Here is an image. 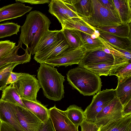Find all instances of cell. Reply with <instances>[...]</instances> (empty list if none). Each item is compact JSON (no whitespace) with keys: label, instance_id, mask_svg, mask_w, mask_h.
<instances>
[{"label":"cell","instance_id":"d6986e66","mask_svg":"<svg viewBox=\"0 0 131 131\" xmlns=\"http://www.w3.org/2000/svg\"><path fill=\"white\" fill-rule=\"evenodd\" d=\"M26 109L33 114L42 122H45L49 118L48 109L37 101L34 102L21 99Z\"/></svg>","mask_w":131,"mask_h":131},{"label":"cell","instance_id":"9c48e42d","mask_svg":"<svg viewBox=\"0 0 131 131\" xmlns=\"http://www.w3.org/2000/svg\"><path fill=\"white\" fill-rule=\"evenodd\" d=\"M48 6L49 12L56 17L61 25L70 18H81L76 14L74 7L68 0H50Z\"/></svg>","mask_w":131,"mask_h":131},{"label":"cell","instance_id":"7402d4cb","mask_svg":"<svg viewBox=\"0 0 131 131\" xmlns=\"http://www.w3.org/2000/svg\"><path fill=\"white\" fill-rule=\"evenodd\" d=\"M130 24L121 23L120 25H111L95 29L116 36L130 38Z\"/></svg>","mask_w":131,"mask_h":131},{"label":"cell","instance_id":"5b68a950","mask_svg":"<svg viewBox=\"0 0 131 131\" xmlns=\"http://www.w3.org/2000/svg\"><path fill=\"white\" fill-rule=\"evenodd\" d=\"M115 91V89H106L98 92L84 111L85 119L95 122L97 114L116 97Z\"/></svg>","mask_w":131,"mask_h":131},{"label":"cell","instance_id":"f1b7e54d","mask_svg":"<svg viewBox=\"0 0 131 131\" xmlns=\"http://www.w3.org/2000/svg\"><path fill=\"white\" fill-rule=\"evenodd\" d=\"M66 111L68 117L78 128L85 119L84 111L81 107L75 105H70Z\"/></svg>","mask_w":131,"mask_h":131},{"label":"cell","instance_id":"44dd1931","mask_svg":"<svg viewBox=\"0 0 131 131\" xmlns=\"http://www.w3.org/2000/svg\"><path fill=\"white\" fill-rule=\"evenodd\" d=\"M62 28L74 29L86 33L90 36L95 29L88 25L81 18L74 17L65 21L61 25Z\"/></svg>","mask_w":131,"mask_h":131},{"label":"cell","instance_id":"ee69618b","mask_svg":"<svg viewBox=\"0 0 131 131\" xmlns=\"http://www.w3.org/2000/svg\"><path fill=\"white\" fill-rule=\"evenodd\" d=\"M101 128H99V130L98 131H100Z\"/></svg>","mask_w":131,"mask_h":131},{"label":"cell","instance_id":"8d00e7d4","mask_svg":"<svg viewBox=\"0 0 131 131\" xmlns=\"http://www.w3.org/2000/svg\"><path fill=\"white\" fill-rule=\"evenodd\" d=\"M38 131H55L50 118L47 121L42 122Z\"/></svg>","mask_w":131,"mask_h":131},{"label":"cell","instance_id":"52a82bcc","mask_svg":"<svg viewBox=\"0 0 131 131\" xmlns=\"http://www.w3.org/2000/svg\"><path fill=\"white\" fill-rule=\"evenodd\" d=\"M86 52L83 46L76 48H70L56 57L46 60L44 63L58 67L78 64Z\"/></svg>","mask_w":131,"mask_h":131},{"label":"cell","instance_id":"9a60e30c","mask_svg":"<svg viewBox=\"0 0 131 131\" xmlns=\"http://www.w3.org/2000/svg\"><path fill=\"white\" fill-rule=\"evenodd\" d=\"M114 59L111 54L107 53L102 50L86 52L78 64L79 67L94 65L99 64L114 62Z\"/></svg>","mask_w":131,"mask_h":131},{"label":"cell","instance_id":"836d02e7","mask_svg":"<svg viewBox=\"0 0 131 131\" xmlns=\"http://www.w3.org/2000/svg\"><path fill=\"white\" fill-rule=\"evenodd\" d=\"M115 75L120 79H123L131 76V62L118 68L109 75Z\"/></svg>","mask_w":131,"mask_h":131},{"label":"cell","instance_id":"4fadbf2b","mask_svg":"<svg viewBox=\"0 0 131 131\" xmlns=\"http://www.w3.org/2000/svg\"><path fill=\"white\" fill-rule=\"evenodd\" d=\"M69 48L62 34L59 40L50 47L36 53L34 58L40 64L43 63L46 60L56 57Z\"/></svg>","mask_w":131,"mask_h":131},{"label":"cell","instance_id":"7c38bea8","mask_svg":"<svg viewBox=\"0 0 131 131\" xmlns=\"http://www.w3.org/2000/svg\"><path fill=\"white\" fill-rule=\"evenodd\" d=\"M99 37L104 46L102 50L107 53L112 54L114 57V71L121 66L131 62V50L120 48Z\"/></svg>","mask_w":131,"mask_h":131},{"label":"cell","instance_id":"b9f144b4","mask_svg":"<svg viewBox=\"0 0 131 131\" xmlns=\"http://www.w3.org/2000/svg\"><path fill=\"white\" fill-rule=\"evenodd\" d=\"M1 122V131H16L8 124L4 122Z\"/></svg>","mask_w":131,"mask_h":131},{"label":"cell","instance_id":"cb8c5ba5","mask_svg":"<svg viewBox=\"0 0 131 131\" xmlns=\"http://www.w3.org/2000/svg\"><path fill=\"white\" fill-rule=\"evenodd\" d=\"M69 2L74 7L75 12L80 18H88L93 10L91 0H70Z\"/></svg>","mask_w":131,"mask_h":131},{"label":"cell","instance_id":"30bf717a","mask_svg":"<svg viewBox=\"0 0 131 131\" xmlns=\"http://www.w3.org/2000/svg\"><path fill=\"white\" fill-rule=\"evenodd\" d=\"M49 118L55 131H79L69 119L66 111L57 108L54 106L48 109Z\"/></svg>","mask_w":131,"mask_h":131},{"label":"cell","instance_id":"f35d334b","mask_svg":"<svg viewBox=\"0 0 131 131\" xmlns=\"http://www.w3.org/2000/svg\"><path fill=\"white\" fill-rule=\"evenodd\" d=\"M98 0L101 4L104 7L112 11L116 12L112 0Z\"/></svg>","mask_w":131,"mask_h":131},{"label":"cell","instance_id":"ffe728a7","mask_svg":"<svg viewBox=\"0 0 131 131\" xmlns=\"http://www.w3.org/2000/svg\"><path fill=\"white\" fill-rule=\"evenodd\" d=\"M122 23L130 24L131 21V0H112Z\"/></svg>","mask_w":131,"mask_h":131},{"label":"cell","instance_id":"4316f807","mask_svg":"<svg viewBox=\"0 0 131 131\" xmlns=\"http://www.w3.org/2000/svg\"><path fill=\"white\" fill-rule=\"evenodd\" d=\"M59 31L70 48H76L83 46L81 38L78 30L64 28L61 29Z\"/></svg>","mask_w":131,"mask_h":131},{"label":"cell","instance_id":"8992f818","mask_svg":"<svg viewBox=\"0 0 131 131\" xmlns=\"http://www.w3.org/2000/svg\"><path fill=\"white\" fill-rule=\"evenodd\" d=\"M21 99L37 102L38 92L41 88L35 75L24 73L13 84Z\"/></svg>","mask_w":131,"mask_h":131},{"label":"cell","instance_id":"ba28073f","mask_svg":"<svg viewBox=\"0 0 131 131\" xmlns=\"http://www.w3.org/2000/svg\"><path fill=\"white\" fill-rule=\"evenodd\" d=\"M123 106L119 99L115 97L96 116L94 122L101 129L122 117Z\"/></svg>","mask_w":131,"mask_h":131},{"label":"cell","instance_id":"ab89813d","mask_svg":"<svg viewBox=\"0 0 131 131\" xmlns=\"http://www.w3.org/2000/svg\"><path fill=\"white\" fill-rule=\"evenodd\" d=\"M50 0H16V1L22 3H27L31 4H37L49 3Z\"/></svg>","mask_w":131,"mask_h":131},{"label":"cell","instance_id":"484cf974","mask_svg":"<svg viewBox=\"0 0 131 131\" xmlns=\"http://www.w3.org/2000/svg\"><path fill=\"white\" fill-rule=\"evenodd\" d=\"M62 35L59 30H49L40 41L35 49V54L51 46L60 39Z\"/></svg>","mask_w":131,"mask_h":131},{"label":"cell","instance_id":"e575fe53","mask_svg":"<svg viewBox=\"0 0 131 131\" xmlns=\"http://www.w3.org/2000/svg\"><path fill=\"white\" fill-rule=\"evenodd\" d=\"M16 43L9 40L0 41V58L5 56L14 48Z\"/></svg>","mask_w":131,"mask_h":131},{"label":"cell","instance_id":"d590c367","mask_svg":"<svg viewBox=\"0 0 131 131\" xmlns=\"http://www.w3.org/2000/svg\"><path fill=\"white\" fill-rule=\"evenodd\" d=\"M81 131H98L99 128L94 122L85 119L80 125Z\"/></svg>","mask_w":131,"mask_h":131},{"label":"cell","instance_id":"d6a6232c","mask_svg":"<svg viewBox=\"0 0 131 131\" xmlns=\"http://www.w3.org/2000/svg\"><path fill=\"white\" fill-rule=\"evenodd\" d=\"M20 64L16 63L7 64L0 68V90H2L6 86L8 78L14 67Z\"/></svg>","mask_w":131,"mask_h":131},{"label":"cell","instance_id":"1f68e13d","mask_svg":"<svg viewBox=\"0 0 131 131\" xmlns=\"http://www.w3.org/2000/svg\"><path fill=\"white\" fill-rule=\"evenodd\" d=\"M20 26L17 23L6 22L0 24V38L17 35Z\"/></svg>","mask_w":131,"mask_h":131},{"label":"cell","instance_id":"3957f363","mask_svg":"<svg viewBox=\"0 0 131 131\" xmlns=\"http://www.w3.org/2000/svg\"><path fill=\"white\" fill-rule=\"evenodd\" d=\"M67 76L69 84L84 96L93 95L101 91L100 76L84 67L79 66L69 70Z\"/></svg>","mask_w":131,"mask_h":131},{"label":"cell","instance_id":"603a6c76","mask_svg":"<svg viewBox=\"0 0 131 131\" xmlns=\"http://www.w3.org/2000/svg\"><path fill=\"white\" fill-rule=\"evenodd\" d=\"M99 31L100 33L99 37L104 40L120 48L126 50H131L130 38L121 37Z\"/></svg>","mask_w":131,"mask_h":131},{"label":"cell","instance_id":"f546056e","mask_svg":"<svg viewBox=\"0 0 131 131\" xmlns=\"http://www.w3.org/2000/svg\"><path fill=\"white\" fill-rule=\"evenodd\" d=\"M81 38L83 46L86 50L89 52L102 50L104 47L103 44L99 37L93 39L91 36L82 31L78 30Z\"/></svg>","mask_w":131,"mask_h":131},{"label":"cell","instance_id":"8fae6325","mask_svg":"<svg viewBox=\"0 0 131 131\" xmlns=\"http://www.w3.org/2000/svg\"><path fill=\"white\" fill-rule=\"evenodd\" d=\"M17 105L0 99V121L6 123L16 131H25L16 115Z\"/></svg>","mask_w":131,"mask_h":131},{"label":"cell","instance_id":"7a4b0ae2","mask_svg":"<svg viewBox=\"0 0 131 131\" xmlns=\"http://www.w3.org/2000/svg\"><path fill=\"white\" fill-rule=\"evenodd\" d=\"M37 71L38 80L46 98L58 101L64 97L63 83L65 77L58 71L57 68L45 63H41Z\"/></svg>","mask_w":131,"mask_h":131},{"label":"cell","instance_id":"4dcf8cb0","mask_svg":"<svg viewBox=\"0 0 131 131\" xmlns=\"http://www.w3.org/2000/svg\"><path fill=\"white\" fill-rule=\"evenodd\" d=\"M99 76H107L112 73L114 69V62L103 63L83 67Z\"/></svg>","mask_w":131,"mask_h":131},{"label":"cell","instance_id":"83f0119b","mask_svg":"<svg viewBox=\"0 0 131 131\" xmlns=\"http://www.w3.org/2000/svg\"><path fill=\"white\" fill-rule=\"evenodd\" d=\"M2 91L0 99L18 105L27 109L13 84L6 86Z\"/></svg>","mask_w":131,"mask_h":131},{"label":"cell","instance_id":"74e56055","mask_svg":"<svg viewBox=\"0 0 131 131\" xmlns=\"http://www.w3.org/2000/svg\"><path fill=\"white\" fill-rule=\"evenodd\" d=\"M23 73L15 72L12 71L9 77L6 84H13L17 81L23 74Z\"/></svg>","mask_w":131,"mask_h":131},{"label":"cell","instance_id":"e0dca14e","mask_svg":"<svg viewBox=\"0 0 131 131\" xmlns=\"http://www.w3.org/2000/svg\"><path fill=\"white\" fill-rule=\"evenodd\" d=\"M22 43L19 40L18 45L15 46L14 48L8 54L0 58V68L7 64L17 63L22 64L29 62L31 59V54H29L27 48L24 50L25 53L19 56L17 52L21 47Z\"/></svg>","mask_w":131,"mask_h":131},{"label":"cell","instance_id":"6da1fadb","mask_svg":"<svg viewBox=\"0 0 131 131\" xmlns=\"http://www.w3.org/2000/svg\"><path fill=\"white\" fill-rule=\"evenodd\" d=\"M51 22L41 12L32 11L26 15L23 25L20 27L19 40L26 47L28 53L32 55L40 41L49 30Z\"/></svg>","mask_w":131,"mask_h":131},{"label":"cell","instance_id":"7bdbcfd3","mask_svg":"<svg viewBox=\"0 0 131 131\" xmlns=\"http://www.w3.org/2000/svg\"><path fill=\"white\" fill-rule=\"evenodd\" d=\"M1 122L0 121V131H1Z\"/></svg>","mask_w":131,"mask_h":131},{"label":"cell","instance_id":"ac0fdd59","mask_svg":"<svg viewBox=\"0 0 131 131\" xmlns=\"http://www.w3.org/2000/svg\"><path fill=\"white\" fill-rule=\"evenodd\" d=\"M115 90L116 97L123 107L131 100V76L123 79L118 78Z\"/></svg>","mask_w":131,"mask_h":131},{"label":"cell","instance_id":"d4e9b609","mask_svg":"<svg viewBox=\"0 0 131 131\" xmlns=\"http://www.w3.org/2000/svg\"><path fill=\"white\" fill-rule=\"evenodd\" d=\"M100 131H131V114L103 127Z\"/></svg>","mask_w":131,"mask_h":131},{"label":"cell","instance_id":"277c9868","mask_svg":"<svg viewBox=\"0 0 131 131\" xmlns=\"http://www.w3.org/2000/svg\"><path fill=\"white\" fill-rule=\"evenodd\" d=\"M91 1L93 10L91 15L88 18H81L89 25L95 29L122 23L116 12L104 7L98 0H91Z\"/></svg>","mask_w":131,"mask_h":131},{"label":"cell","instance_id":"2e32d148","mask_svg":"<svg viewBox=\"0 0 131 131\" xmlns=\"http://www.w3.org/2000/svg\"><path fill=\"white\" fill-rule=\"evenodd\" d=\"M32 8L18 2L0 8V22L21 16Z\"/></svg>","mask_w":131,"mask_h":131},{"label":"cell","instance_id":"5bb4252c","mask_svg":"<svg viewBox=\"0 0 131 131\" xmlns=\"http://www.w3.org/2000/svg\"><path fill=\"white\" fill-rule=\"evenodd\" d=\"M16 115L25 131H38L42 122L28 110L17 105Z\"/></svg>","mask_w":131,"mask_h":131},{"label":"cell","instance_id":"60d3db41","mask_svg":"<svg viewBox=\"0 0 131 131\" xmlns=\"http://www.w3.org/2000/svg\"><path fill=\"white\" fill-rule=\"evenodd\" d=\"M131 114V100L123 107L122 110L123 117Z\"/></svg>","mask_w":131,"mask_h":131}]
</instances>
